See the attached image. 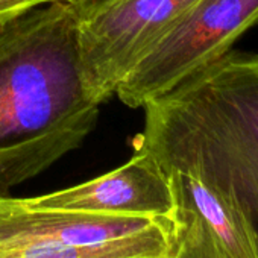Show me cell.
Segmentation results:
<instances>
[{
	"instance_id": "1",
	"label": "cell",
	"mask_w": 258,
	"mask_h": 258,
	"mask_svg": "<svg viewBox=\"0 0 258 258\" xmlns=\"http://www.w3.org/2000/svg\"><path fill=\"white\" fill-rule=\"evenodd\" d=\"M79 17L55 2L0 28V196L78 149L100 112L84 76Z\"/></svg>"
},
{
	"instance_id": "2",
	"label": "cell",
	"mask_w": 258,
	"mask_h": 258,
	"mask_svg": "<svg viewBox=\"0 0 258 258\" xmlns=\"http://www.w3.org/2000/svg\"><path fill=\"white\" fill-rule=\"evenodd\" d=\"M145 108L137 146L226 193L258 232V52H232Z\"/></svg>"
},
{
	"instance_id": "3",
	"label": "cell",
	"mask_w": 258,
	"mask_h": 258,
	"mask_svg": "<svg viewBox=\"0 0 258 258\" xmlns=\"http://www.w3.org/2000/svg\"><path fill=\"white\" fill-rule=\"evenodd\" d=\"M169 219L32 208L0 196V258H166Z\"/></svg>"
},
{
	"instance_id": "4",
	"label": "cell",
	"mask_w": 258,
	"mask_h": 258,
	"mask_svg": "<svg viewBox=\"0 0 258 258\" xmlns=\"http://www.w3.org/2000/svg\"><path fill=\"white\" fill-rule=\"evenodd\" d=\"M256 23L258 0H198L124 76L117 97L142 108L226 55Z\"/></svg>"
},
{
	"instance_id": "5",
	"label": "cell",
	"mask_w": 258,
	"mask_h": 258,
	"mask_svg": "<svg viewBox=\"0 0 258 258\" xmlns=\"http://www.w3.org/2000/svg\"><path fill=\"white\" fill-rule=\"evenodd\" d=\"M198 0H114L81 19L79 53L87 85L103 103L149 49Z\"/></svg>"
},
{
	"instance_id": "6",
	"label": "cell",
	"mask_w": 258,
	"mask_h": 258,
	"mask_svg": "<svg viewBox=\"0 0 258 258\" xmlns=\"http://www.w3.org/2000/svg\"><path fill=\"white\" fill-rule=\"evenodd\" d=\"M166 173L173 199L166 258H258V232L235 199L195 175Z\"/></svg>"
},
{
	"instance_id": "7",
	"label": "cell",
	"mask_w": 258,
	"mask_h": 258,
	"mask_svg": "<svg viewBox=\"0 0 258 258\" xmlns=\"http://www.w3.org/2000/svg\"><path fill=\"white\" fill-rule=\"evenodd\" d=\"M136 148L134 155L123 166L102 176L23 201L32 208L170 219L173 199L169 176L149 151Z\"/></svg>"
},
{
	"instance_id": "8",
	"label": "cell",
	"mask_w": 258,
	"mask_h": 258,
	"mask_svg": "<svg viewBox=\"0 0 258 258\" xmlns=\"http://www.w3.org/2000/svg\"><path fill=\"white\" fill-rule=\"evenodd\" d=\"M55 2H69L73 0H0V28L38 10L41 5H50Z\"/></svg>"
},
{
	"instance_id": "9",
	"label": "cell",
	"mask_w": 258,
	"mask_h": 258,
	"mask_svg": "<svg viewBox=\"0 0 258 258\" xmlns=\"http://www.w3.org/2000/svg\"><path fill=\"white\" fill-rule=\"evenodd\" d=\"M114 0H73L70 5L75 8L78 17L81 20V19H85V17L97 13L99 10L105 8L106 5H109Z\"/></svg>"
}]
</instances>
